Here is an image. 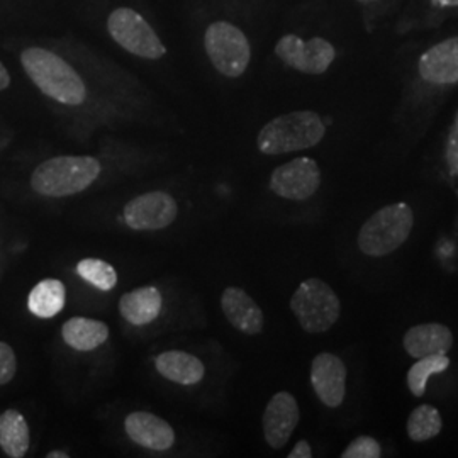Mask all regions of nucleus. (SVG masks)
<instances>
[{
    "label": "nucleus",
    "mask_w": 458,
    "mask_h": 458,
    "mask_svg": "<svg viewBox=\"0 0 458 458\" xmlns=\"http://www.w3.org/2000/svg\"><path fill=\"white\" fill-rule=\"evenodd\" d=\"M346 367L344 360L333 353L323 352L311 363V386L319 401L335 410L344 404L346 395Z\"/></svg>",
    "instance_id": "obj_11"
},
{
    "label": "nucleus",
    "mask_w": 458,
    "mask_h": 458,
    "mask_svg": "<svg viewBox=\"0 0 458 458\" xmlns=\"http://www.w3.org/2000/svg\"><path fill=\"white\" fill-rule=\"evenodd\" d=\"M414 225V214L404 202L378 209L359 233V248L369 257H386L404 245Z\"/></svg>",
    "instance_id": "obj_4"
},
{
    "label": "nucleus",
    "mask_w": 458,
    "mask_h": 458,
    "mask_svg": "<svg viewBox=\"0 0 458 458\" xmlns=\"http://www.w3.org/2000/svg\"><path fill=\"white\" fill-rule=\"evenodd\" d=\"M65 297L64 282L56 278H47L34 285L28 297V308L36 318L49 319L64 311Z\"/></svg>",
    "instance_id": "obj_21"
},
{
    "label": "nucleus",
    "mask_w": 458,
    "mask_h": 458,
    "mask_svg": "<svg viewBox=\"0 0 458 458\" xmlns=\"http://www.w3.org/2000/svg\"><path fill=\"white\" fill-rule=\"evenodd\" d=\"M403 344L416 360L431 355H446L454 346V335L445 325L426 323L410 327L403 338Z\"/></svg>",
    "instance_id": "obj_16"
},
{
    "label": "nucleus",
    "mask_w": 458,
    "mask_h": 458,
    "mask_svg": "<svg viewBox=\"0 0 458 458\" xmlns=\"http://www.w3.org/2000/svg\"><path fill=\"white\" fill-rule=\"evenodd\" d=\"M276 55L285 65L297 72L308 75H321L335 62L336 49L323 38H312L310 41H304L295 34H287L278 39Z\"/></svg>",
    "instance_id": "obj_8"
},
{
    "label": "nucleus",
    "mask_w": 458,
    "mask_h": 458,
    "mask_svg": "<svg viewBox=\"0 0 458 458\" xmlns=\"http://www.w3.org/2000/svg\"><path fill=\"white\" fill-rule=\"evenodd\" d=\"M450 365L446 355H431L418 359L408 372V387L414 397H423L428 386V378L433 374H442Z\"/></svg>",
    "instance_id": "obj_23"
},
{
    "label": "nucleus",
    "mask_w": 458,
    "mask_h": 458,
    "mask_svg": "<svg viewBox=\"0 0 458 458\" xmlns=\"http://www.w3.org/2000/svg\"><path fill=\"white\" fill-rule=\"evenodd\" d=\"M406 428L412 442H428L442 433L443 421L440 411L429 404L418 406L411 412Z\"/></svg>",
    "instance_id": "obj_22"
},
{
    "label": "nucleus",
    "mask_w": 458,
    "mask_h": 458,
    "mask_svg": "<svg viewBox=\"0 0 458 458\" xmlns=\"http://www.w3.org/2000/svg\"><path fill=\"white\" fill-rule=\"evenodd\" d=\"M70 455L68 454H65V452H51V454H48V458H68Z\"/></svg>",
    "instance_id": "obj_31"
},
{
    "label": "nucleus",
    "mask_w": 458,
    "mask_h": 458,
    "mask_svg": "<svg viewBox=\"0 0 458 458\" xmlns=\"http://www.w3.org/2000/svg\"><path fill=\"white\" fill-rule=\"evenodd\" d=\"M291 310L306 333H325L336 325L342 302L336 293L321 278L304 280L293 299Z\"/></svg>",
    "instance_id": "obj_5"
},
{
    "label": "nucleus",
    "mask_w": 458,
    "mask_h": 458,
    "mask_svg": "<svg viewBox=\"0 0 458 458\" xmlns=\"http://www.w3.org/2000/svg\"><path fill=\"white\" fill-rule=\"evenodd\" d=\"M327 134L323 119L312 111L278 115L259 132L257 145L263 155H285L316 147Z\"/></svg>",
    "instance_id": "obj_3"
},
{
    "label": "nucleus",
    "mask_w": 458,
    "mask_h": 458,
    "mask_svg": "<svg viewBox=\"0 0 458 458\" xmlns=\"http://www.w3.org/2000/svg\"><path fill=\"white\" fill-rule=\"evenodd\" d=\"M107 30L117 45L136 56L158 60L166 53L153 28L130 7L115 9L107 19Z\"/></svg>",
    "instance_id": "obj_7"
},
{
    "label": "nucleus",
    "mask_w": 458,
    "mask_h": 458,
    "mask_svg": "<svg viewBox=\"0 0 458 458\" xmlns=\"http://www.w3.org/2000/svg\"><path fill=\"white\" fill-rule=\"evenodd\" d=\"M311 445L306 440L295 443L294 450L289 454V458H311Z\"/></svg>",
    "instance_id": "obj_28"
},
{
    "label": "nucleus",
    "mask_w": 458,
    "mask_h": 458,
    "mask_svg": "<svg viewBox=\"0 0 458 458\" xmlns=\"http://www.w3.org/2000/svg\"><path fill=\"white\" fill-rule=\"evenodd\" d=\"M77 274L98 291H111L117 285V272L111 263L100 259H83L77 265Z\"/></svg>",
    "instance_id": "obj_24"
},
{
    "label": "nucleus",
    "mask_w": 458,
    "mask_h": 458,
    "mask_svg": "<svg viewBox=\"0 0 458 458\" xmlns=\"http://www.w3.org/2000/svg\"><path fill=\"white\" fill-rule=\"evenodd\" d=\"M380 445L372 437H359L344 448L342 458H378Z\"/></svg>",
    "instance_id": "obj_25"
},
{
    "label": "nucleus",
    "mask_w": 458,
    "mask_h": 458,
    "mask_svg": "<svg viewBox=\"0 0 458 458\" xmlns=\"http://www.w3.org/2000/svg\"><path fill=\"white\" fill-rule=\"evenodd\" d=\"M124 429L132 442L153 452L170 450L175 443V431L170 423L147 411L131 412L124 421Z\"/></svg>",
    "instance_id": "obj_13"
},
{
    "label": "nucleus",
    "mask_w": 458,
    "mask_h": 458,
    "mask_svg": "<svg viewBox=\"0 0 458 458\" xmlns=\"http://www.w3.org/2000/svg\"><path fill=\"white\" fill-rule=\"evenodd\" d=\"M155 367L160 376L181 386H196L206 376V367L202 360L182 350L160 353L155 359Z\"/></svg>",
    "instance_id": "obj_17"
},
{
    "label": "nucleus",
    "mask_w": 458,
    "mask_h": 458,
    "mask_svg": "<svg viewBox=\"0 0 458 458\" xmlns=\"http://www.w3.org/2000/svg\"><path fill=\"white\" fill-rule=\"evenodd\" d=\"M319 185V165L308 157L280 165L270 175V191L276 196L289 200H306L318 192Z\"/></svg>",
    "instance_id": "obj_9"
},
{
    "label": "nucleus",
    "mask_w": 458,
    "mask_h": 458,
    "mask_svg": "<svg viewBox=\"0 0 458 458\" xmlns=\"http://www.w3.org/2000/svg\"><path fill=\"white\" fill-rule=\"evenodd\" d=\"M162 304L164 299L157 287H140L121 297L119 312L134 327H147L160 316Z\"/></svg>",
    "instance_id": "obj_18"
},
{
    "label": "nucleus",
    "mask_w": 458,
    "mask_h": 458,
    "mask_svg": "<svg viewBox=\"0 0 458 458\" xmlns=\"http://www.w3.org/2000/svg\"><path fill=\"white\" fill-rule=\"evenodd\" d=\"M100 170L94 157H56L34 168L31 187L39 196H75L98 181Z\"/></svg>",
    "instance_id": "obj_2"
},
{
    "label": "nucleus",
    "mask_w": 458,
    "mask_h": 458,
    "mask_svg": "<svg viewBox=\"0 0 458 458\" xmlns=\"http://www.w3.org/2000/svg\"><path fill=\"white\" fill-rule=\"evenodd\" d=\"M177 214V200L166 192L155 191L131 199L124 208V221L134 231H160L168 228Z\"/></svg>",
    "instance_id": "obj_10"
},
{
    "label": "nucleus",
    "mask_w": 458,
    "mask_h": 458,
    "mask_svg": "<svg viewBox=\"0 0 458 458\" xmlns=\"http://www.w3.org/2000/svg\"><path fill=\"white\" fill-rule=\"evenodd\" d=\"M31 445V433L26 418L16 410L0 414V448L11 458H22Z\"/></svg>",
    "instance_id": "obj_20"
},
{
    "label": "nucleus",
    "mask_w": 458,
    "mask_h": 458,
    "mask_svg": "<svg viewBox=\"0 0 458 458\" xmlns=\"http://www.w3.org/2000/svg\"><path fill=\"white\" fill-rule=\"evenodd\" d=\"M21 64L34 85L56 102L65 106H81L87 98L82 77L53 51L45 48L24 49L21 55Z\"/></svg>",
    "instance_id": "obj_1"
},
{
    "label": "nucleus",
    "mask_w": 458,
    "mask_h": 458,
    "mask_svg": "<svg viewBox=\"0 0 458 458\" xmlns=\"http://www.w3.org/2000/svg\"><path fill=\"white\" fill-rule=\"evenodd\" d=\"M17 372V359L11 344L0 342V386L9 384Z\"/></svg>",
    "instance_id": "obj_26"
},
{
    "label": "nucleus",
    "mask_w": 458,
    "mask_h": 458,
    "mask_svg": "<svg viewBox=\"0 0 458 458\" xmlns=\"http://www.w3.org/2000/svg\"><path fill=\"white\" fill-rule=\"evenodd\" d=\"M445 158H446V164L450 166L452 174L458 175V113L455 119H454L450 132H448L446 148H445Z\"/></svg>",
    "instance_id": "obj_27"
},
{
    "label": "nucleus",
    "mask_w": 458,
    "mask_h": 458,
    "mask_svg": "<svg viewBox=\"0 0 458 458\" xmlns=\"http://www.w3.org/2000/svg\"><path fill=\"white\" fill-rule=\"evenodd\" d=\"M65 344L77 352H92L109 338V327L104 321L77 316L62 327Z\"/></svg>",
    "instance_id": "obj_19"
},
{
    "label": "nucleus",
    "mask_w": 458,
    "mask_h": 458,
    "mask_svg": "<svg viewBox=\"0 0 458 458\" xmlns=\"http://www.w3.org/2000/svg\"><path fill=\"white\" fill-rule=\"evenodd\" d=\"M299 406L291 393H277L267 404L263 412V437L267 443L280 450L291 440L295 428L299 425Z\"/></svg>",
    "instance_id": "obj_12"
},
{
    "label": "nucleus",
    "mask_w": 458,
    "mask_h": 458,
    "mask_svg": "<svg viewBox=\"0 0 458 458\" xmlns=\"http://www.w3.org/2000/svg\"><path fill=\"white\" fill-rule=\"evenodd\" d=\"M418 72L426 82L450 85L458 82V36L440 41L421 55Z\"/></svg>",
    "instance_id": "obj_14"
},
{
    "label": "nucleus",
    "mask_w": 458,
    "mask_h": 458,
    "mask_svg": "<svg viewBox=\"0 0 458 458\" xmlns=\"http://www.w3.org/2000/svg\"><path fill=\"white\" fill-rule=\"evenodd\" d=\"M9 85H11L9 72H7V68L2 65V62H0V90H5Z\"/></svg>",
    "instance_id": "obj_29"
},
{
    "label": "nucleus",
    "mask_w": 458,
    "mask_h": 458,
    "mask_svg": "<svg viewBox=\"0 0 458 458\" xmlns=\"http://www.w3.org/2000/svg\"><path fill=\"white\" fill-rule=\"evenodd\" d=\"M435 2L446 5V7H458V0H435Z\"/></svg>",
    "instance_id": "obj_30"
},
{
    "label": "nucleus",
    "mask_w": 458,
    "mask_h": 458,
    "mask_svg": "<svg viewBox=\"0 0 458 458\" xmlns=\"http://www.w3.org/2000/svg\"><path fill=\"white\" fill-rule=\"evenodd\" d=\"M206 51L223 75L238 79L246 72L251 60V48L245 34L231 22H214L206 31Z\"/></svg>",
    "instance_id": "obj_6"
},
{
    "label": "nucleus",
    "mask_w": 458,
    "mask_h": 458,
    "mask_svg": "<svg viewBox=\"0 0 458 458\" xmlns=\"http://www.w3.org/2000/svg\"><path fill=\"white\" fill-rule=\"evenodd\" d=\"M221 310L225 312L229 325L250 335H260L265 325V316L260 306L240 287H228L221 295Z\"/></svg>",
    "instance_id": "obj_15"
}]
</instances>
